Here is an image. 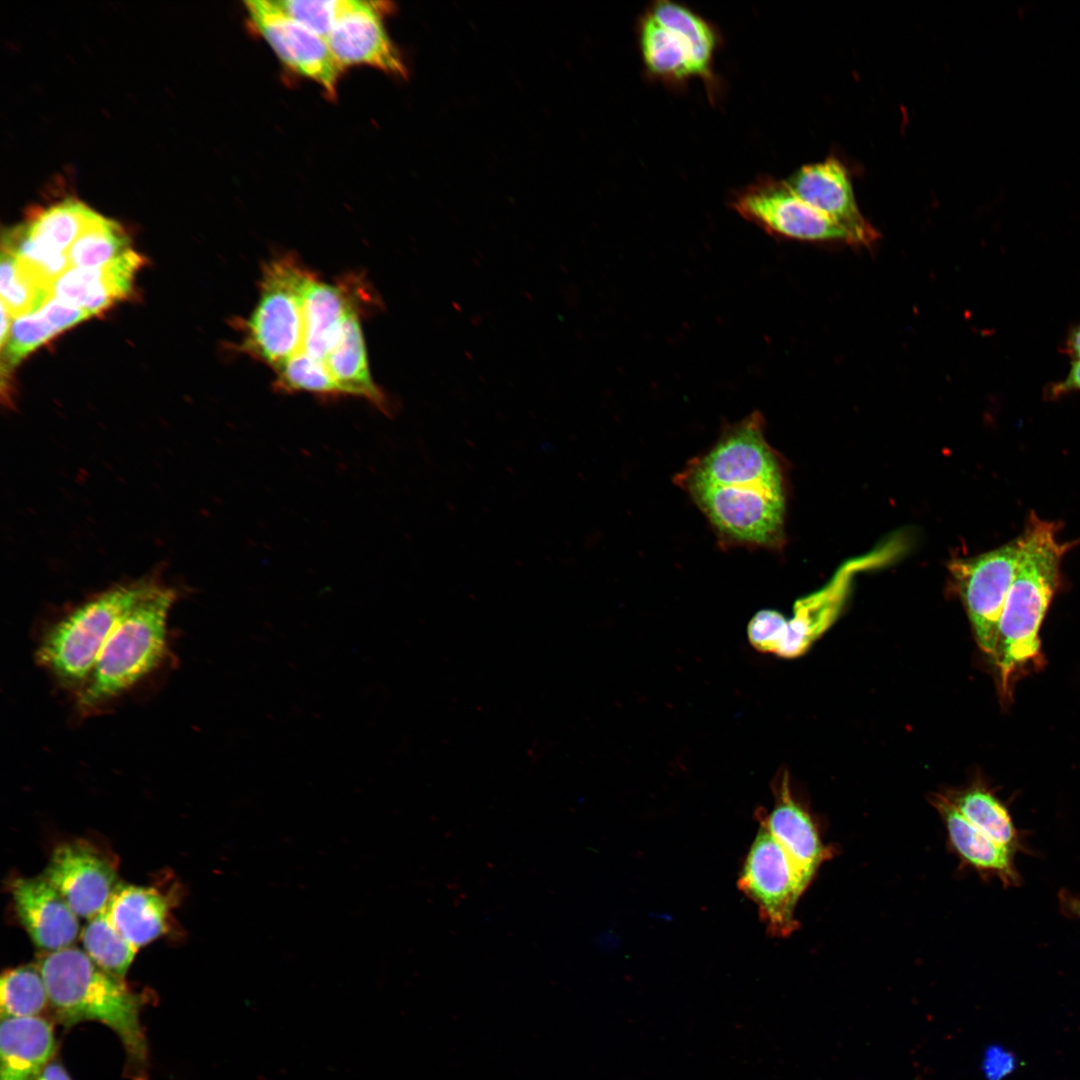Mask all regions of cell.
<instances>
[{"label": "cell", "instance_id": "ba28073f", "mask_svg": "<svg viewBox=\"0 0 1080 1080\" xmlns=\"http://www.w3.org/2000/svg\"><path fill=\"white\" fill-rule=\"evenodd\" d=\"M807 887L786 852L759 823L738 888L755 903L771 936L787 937L798 929L795 907Z\"/></svg>", "mask_w": 1080, "mask_h": 1080}, {"label": "cell", "instance_id": "ffe728a7", "mask_svg": "<svg viewBox=\"0 0 1080 1080\" xmlns=\"http://www.w3.org/2000/svg\"><path fill=\"white\" fill-rule=\"evenodd\" d=\"M55 1051L53 1026L47 1019L1 1020L0 1080H37Z\"/></svg>", "mask_w": 1080, "mask_h": 1080}, {"label": "cell", "instance_id": "ab89813d", "mask_svg": "<svg viewBox=\"0 0 1080 1080\" xmlns=\"http://www.w3.org/2000/svg\"><path fill=\"white\" fill-rule=\"evenodd\" d=\"M1064 903L1072 914L1080 918V897L1065 896Z\"/></svg>", "mask_w": 1080, "mask_h": 1080}, {"label": "cell", "instance_id": "3957f363", "mask_svg": "<svg viewBox=\"0 0 1080 1080\" xmlns=\"http://www.w3.org/2000/svg\"><path fill=\"white\" fill-rule=\"evenodd\" d=\"M175 600L173 589L157 583L121 617L77 692L80 712L96 711L162 663L168 651V616Z\"/></svg>", "mask_w": 1080, "mask_h": 1080}, {"label": "cell", "instance_id": "836d02e7", "mask_svg": "<svg viewBox=\"0 0 1080 1080\" xmlns=\"http://www.w3.org/2000/svg\"><path fill=\"white\" fill-rule=\"evenodd\" d=\"M348 0H272L285 14L326 40Z\"/></svg>", "mask_w": 1080, "mask_h": 1080}, {"label": "cell", "instance_id": "8992f818", "mask_svg": "<svg viewBox=\"0 0 1080 1080\" xmlns=\"http://www.w3.org/2000/svg\"><path fill=\"white\" fill-rule=\"evenodd\" d=\"M719 532L736 542L776 547L784 536V493L675 479Z\"/></svg>", "mask_w": 1080, "mask_h": 1080}, {"label": "cell", "instance_id": "5b68a950", "mask_svg": "<svg viewBox=\"0 0 1080 1080\" xmlns=\"http://www.w3.org/2000/svg\"><path fill=\"white\" fill-rule=\"evenodd\" d=\"M313 274L291 254L264 264L259 298L243 321L240 351L275 371L302 350L303 295Z\"/></svg>", "mask_w": 1080, "mask_h": 1080}, {"label": "cell", "instance_id": "d6a6232c", "mask_svg": "<svg viewBox=\"0 0 1080 1080\" xmlns=\"http://www.w3.org/2000/svg\"><path fill=\"white\" fill-rule=\"evenodd\" d=\"M60 333L39 311L14 318L2 349L3 363L13 368L25 356Z\"/></svg>", "mask_w": 1080, "mask_h": 1080}, {"label": "cell", "instance_id": "cb8c5ba5", "mask_svg": "<svg viewBox=\"0 0 1080 1080\" xmlns=\"http://www.w3.org/2000/svg\"><path fill=\"white\" fill-rule=\"evenodd\" d=\"M99 215L81 201L66 199L39 211L22 225L28 236L43 248L67 253Z\"/></svg>", "mask_w": 1080, "mask_h": 1080}, {"label": "cell", "instance_id": "30bf717a", "mask_svg": "<svg viewBox=\"0 0 1080 1080\" xmlns=\"http://www.w3.org/2000/svg\"><path fill=\"white\" fill-rule=\"evenodd\" d=\"M731 206L743 218L776 236L853 243L847 230L798 197L786 181L759 180L738 192Z\"/></svg>", "mask_w": 1080, "mask_h": 1080}, {"label": "cell", "instance_id": "7a4b0ae2", "mask_svg": "<svg viewBox=\"0 0 1080 1080\" xmlns=\"http://www.w3.org/2000/svg\"><path fill=\"white\" fill-rule=\"evenodd\" d=\"M1059 523L1030 512L1020 534L1015 577L999 621L993 659L1007 689L1013 673L1040 652L1039 629L1061 584L1064 556L1078 543L1062 541Z\"/></svg>", "mask_w": 1080, "mask_h": 1080}, {"label": "cell", "instance_id": "4dcf8cb0", "mask_svg": "<svg viewBox=\"0 0 1080 1080\" xmlns=\"http://www.w3.org/2000/svg\"><path fill=\"white\" fill-rule=\"evenodd\" d=\"M953 806L975 827L1012 850L1017 833L1007 809L990 792L972 788L947 796Z\"/></svg>", "mask_w": 1080, "mask_h": 1080}, {"label": "cell", "instance_id": "7c38bea8", "mask_svg": "<svg viewBox=\"0 0 1080 1080\" xmlns=\"http://www.w3.org/2000/svg\"><path fill=\"white\" fill-rule=\"evenodd\" d=\"M888 549L844 563L831 580L821 589L794 604L793 616L780 623L773 653L794 658L802 655L836 620L849 593L854 575L866 568L877 566L889 558Z\"/></svg>", "mask_w": 1080, "mask_h": 1080}, {"label": "cell", "instance_id": "1f68e13d", "mask_svg": "<svg viewBox=\"0 0 1080 1080\" xmlns=\"http://www.w3.org/2000/svg\"><path fill=\"white\" fill-rule=\"evenodd\" d=\"M275 373L273 386L282 393L308 392L326 398L342 395L324 363L303 351L290 358Z\"/></svg>", "mask_w": 1080, "mask_h": 1080}, {"label": "cell", "instance_id": "52a82bcc", "mask_svg": "<svg viewBox=\"0 0 1080 1080\" xmlns=\"http://www.w3.org/2000/svg\"><path fill=\"white\" fill-rule=\"evenodd\" d=\"M676 479L731 486L758 485L784 493L781 468L765 440L763 419L758 412L730 426L708 453L691 462Z\"/></svg>", "mask_w": 1080, "mask_h": 1080}, {"label": "cell", "instance_id": "7402d4cb", "mask_svg": "<svg viewBox=\"0 0 1080 1080\" xmlns=\"http://www.w3.org/2000/svg\"><path fill=\"white\" fill-rule=\"evenodd\" d=\"M106 909L117 930L137 949L167 929L168 903L153 888L117 885Z\"/></svg>", "mask_w": 1080, "mask_h": 1080}, {"label": "cell", "instance_id": "5bb4252c", "mask_svg": "<svg viewBox=\"0 0 1080 1080\" xmlns=\"http://www.w3.org/2000/svg\"><path fill=\"white\" fill-rule=\"evenodd\" d=\"M79 918L91 919L107 906L116 884V870L95 848L81 841L53 851L42 875Z\"/></svg>", "mask_w": 1080, "mask_h": 1080}, {"label": "cell", "instance_id": "603a6c76", "mask_svg": "<svg viewBox=\"0 0 1080 1080\" xmlns=\"http://www.w3.org/2000/svg\"><path fill=\"white\" fill-rule=\"evenodd\" d=\"M933 806L943 818L950 842L958 855L969 865L982 871L996 873L1007 883L1015 882L1011 850L970 823L949 801L936 794Z\"/></svg>", "mask_w": 1080, "mask_h": 1080}, {"label": "cell", "instance_id": "83f0119b", "mask_svg": "<svg viewBox=\"0 0 1080 1080\" xmlns=\"http://www.w3.org/2000/svg\"><path fill=\"white\" fill-rule=\"evenodd\" d=\"M81 940L84 951L100 968L124 980L138 949L117 930L106 907L88 920Z\"/></svg>", "mask_w": 1080, "mask_h": 1080}, {"label": "cell", "instance_id": "8fae6325", "mask_svg": "<svg viewBox=\"0 0 1080 1080\" xmlns=\"http://www.w3.org/2000/svg\"><path fill=\"white\" fill-rule=\"evenodd\" d=\"M245 6L250 23L279 58L334 96L343 68L326 40L285 14L272 0L246 1Z\"/></svg>", "mask_w": 1080, "mask_h": 1080}, {"label": "cell", "instance_id": "9c48e42d", "mask_svg": "<svg viewBox=\"0 0 1080 1080\" xmlns=\"http://www.w3.org/2000/svg\"><path fill=\"white\" fill-rule=\"evenodd\" d=\"M1021 551L1020 535L974 557L952 560L949 570L965 603L976 640L994 656L1003 607L1015 577Z\"/></svg>", "mask_w": 1080, "mask_h": 1080}, {"label": "cell", "instance_id": "44dd1931", "mask_svg": "<svg viewBox=\"0 0 1080 1080\" xmlns=\"http://www.w3.org/2000/svg\"><path fill=\"white\" fill-rule=\"evenodd\" d=\"M323 363L342 395L365 398L384 414H394L395 406L371 377L359 315L346 320Z\"/></svg>", "mask_w": 1080, "mask_h": 1080}, {"label": "cell", "instance_id": "9a60e30c", "mask_svg": "<svg viewBox=\"0 0 1080 1080\" xmlns=\"http://www.w3.org/2000/svg\"><path fill=\"white\" fill-rule=\"evenodd\" d=\"M785 181L798 197L847 230L853 243L870 245L878 238L861 214L847 169L837 158L805 165Z\"/></svg>", "mask_w": 1080, "mask_h": 1080}, {"label": "cell", "instance_id": "f546056e", "mask_svg": "<svg viewBox=\"0 0 1080 1080\" xmlns=\"http://www.w3.org/2000/svg\"><path fill=\"white\" fill-rule=\"evenodd\" d=\"M130 250V240L120 224L99 217L77 238L67 254L71 267L104 266Z\"/></svg>", "mask_w": 1080, "mask_h": 1080}, {"label": "cell", "instance_id": "484cf974", "mask_svg": "<svg viewBox=\"0 0 1080 1080\" xmlns=\"http://www.w3.org/2000/svg\"><path fill=\"white\" fill-rule=\"evenodd\" d=\"M0 275L1 303L13 318L37 312L53 296L52 283L3 249Z\"/></svg>", "mask_w": 1080, "mask_h": 1080}, {"label": "cell", "instance_id": "6da1fadb", "mask_svg": "<svg viewBox=\"0 0 1080 1080\" xmlns=\"http://www.w3.org/2000/svg\"><path fill=\"white\" fill-rule=\"evenodd\" d=\"M54 1018L70 1027L84 1021L108 1026L121 1040L127 1073L145 1080L148 1046L140 1021L142 999L124 983L100 968L88 954L69 946L38 957Z\"/></svg>", "mask_w": 1080, "mask_h": 1080}, {"label": "cell", "instance_id": "d4e9b609", "mask_svg": "<svg viewBox=\"0 0 1080 1080\" xmlns=\"http://www.w3.org/2000/svg\"><path fill=\"white\" fill-rule=\"evenodd\" d=\"M639 40L645 66L651 74L676 81L699 76L685 43L661 25L650 12L641 20Z\"/></svg>", "mask_w": 1080, "mask_h": 1080}, {"label": "cell", "instance_id": "e575fe53", "mask_svg": "<svg viewBox=\"0 0 1080 1080\" xmlns=\"http://www.w3.org/2000/svg\"><path fill=\"white\" fill-rule=\"evenodd\" d=\"M59 332L91 317L83 309L51 297L38 310Z\"/></svg>", "mask_w": 1080, "mask_h": 1080}, {"label": "cell", "instance_id": "d590c367", "mask_svg": "<svg viewBox=\"0 0 1080 1080\" xmlns=\"http://www.w3.org/2000/svg\"><path fill=\"white\" fill-rule=\"evenodd\" d=\"M1078 391H1080V359L1073 360L1065 378L1049 384L1044 393L1046 398L1056 399Z\"/></svg>", "mask_w": 1080, "mask_h": 1080}, {"label": "cell", "instance_id": "4316f807", "mask_svg": "<svg viewBox=\"0 0 1080 1080\" xmlns=\"http://www.w3.org/2000/svg\"><path fill=\"white\" fill-rule=\"evenodd\" d=\"M649 12L685 43L699 76L708 77L716 45L711 26L689 8L668 0L656 2Z\"/></svg>", "mask_w": 1080, "mask_h": 1080}, {"label": "cell", "instance_id": "277c9868", "mask_svg": "<svg viewBox=\"0 0 1080 1080\" xmlns=\"http://www.w3.org/2000/svg\"><path fill=\"white\" fill-rule=\"evenodd\" d=\"M157 583L143 579L115 585L71 609L42 635L38 663L65 687L82 688L121 617Z\"/></svg>", "mask_w": 1080, "mask_h": 1080}, {"label": "cell", "instance_id": "74e56055", "mask_svg": "<svg viewBox=\"0 0 1080 1080\" xmlns=\"http://www.w3.org/2000/svg\"><path fill=\"white\" fill-rule=\"evenodd\" d=\"M37 1080H72L66 1069L57 1061L51 1060Z\"/></svg>", "mask_w": 1080, "mask_h": 1080}, {"label": "cell", "instance_id": "e0dca14e", "mask_svg": "<svg viewBox=\"0 0 1080 1080\" xmlns=\"http://www.w3.org/2000/svg\"><path fill=\"white\" fill-rule=\"evenodd\" d=\"M377 5L376 2L348 0L326 42L343 69L368 65L403 74V63L385 31L382 8Z\"/></svg>", "mask_w": 1080, "mask_h": 1080}, {"label": "cell", "instance_id": "d6986e66", "mask_svg": "<svg viewBox=\"0 0 1080 1080\" xmlns=\"http://www.w3.org/2000/svg\"><path fill=\"white\" fill-rule=\"evenodd\" d=\"M143 258L130 249L95 268L71 267L54 283L52 295L95 315L128 296Z\"/></svg>", "mask_w": 1080, "mask_h": 1080}, {"label": "cell", "instance_id": "f35d334b", "mask_svg": "<svg viewBox=\"0 0 1080 1080\" xmlns=\"http://www.w3.org/2000/svg\"><path fill=\"white\" fill-rule=\"evenodd\" d=\"M10 317H11V315L9 314L8 310L1 303V335H0L1 348L4 346V344L6 342V339H7V336H8V333H9V330H10V326H11L10 325Z\"/></svg>", "mask_w": 1080, "mask_h": 1080}, {"label": "cell", "instance_id": "ac0fdd59", "mask_svg": "<svg viewBox=\"0 0 1080 1080\" xmlns=\"http://www.w3.org/2000/svg\"><path fill=\"white\" fill-rule=\"evenodd\" d=\"M11 892L17 914L37 947L51 952L75 942L79 917L46 879L17 878Z\"/></svg>", "mask_w": 1080, "mask_h": 1080}, {"label": "cell", "instance_id": "2e32d148", "mask_svg": "<svg viewBox=\"0 0 1080 1080\" xmlns=\"http://www.w3.org/2000/svg\"><path fill=\"white\" fill-rule=\"evenodd\" d=\"M774 804L770 811L758 808L755 817L783 848L808 886L822 862L831 856L809 812L795 799L789 775L779 774L772 783Z\"/></svg>", "mask_w": 1080, "mask_h": 1080}, {"label": "cell", "instance_id": "f1b7e54d", "mask_svg": "<svg viewBox=\"0 0 1080 1080\" xmlns=\"http://www.w3.org/2000/svg\"><path fill=\"white\" fill-rule=\"evenodd\" d=\"M49 1007V999L37 965L6 970L0 980L1 1019L38 1017Z\"/></svg>", "mask_w": 1080, "mask_h": 1080}, {"label": "cell", "instance_id": "4fadbf2b", "mask_svg": "<svg viewBox=\"0 0 1080 1080\" xmlns=\"http://www.w3.org/2000/svg\"><path fill=\"white\" fill-rule=\"evenodd\" d=\"M375 305L380 304L359 275L350 274L328 283L313 274L303 295L301 351L323 362L346 320L369 312Z\"/></svg>", "mask_w": 1080, "mask_h": 1080}, {"label": "cell", "instance_id": "8d00e7d4", "mask_svg": "<svg viewBox=\"0 0 1080 1080\" xmlns=\"http://www.w3.org/2000/svg\"><path fill=\"white\" fill-rule=\"evenodd\" d=\"M1063 352L1072 360L1080 359V323L1074 325L1067 333L1063 343Z\"/></svg>", "mask_w": 1080, "mask_h": 1080}]
</instances>
